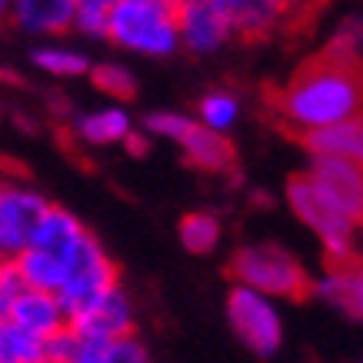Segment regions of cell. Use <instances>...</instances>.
Returning a JSON list of instances; mask_svg holds the SVG:
<instances>
[{
  "mask_svg": "<svg viewBox=\"0 0 363 363\" xmlns=\"http://www.w3.org/2000/svg\"><path fill=\"white\" fill-rule=\"evenodd\" d=\"M197 121L213 133L233 130V123L240 121V97H237L233 90H223V87L207 90L197 104Z\"/></svg>",
  "mask_w": 363,
  "mask_h": 363,
  "instance_id": "cell-20",
  "label": "cell"
},
{
  "mask_svg": "<svg viewBox=\"0 0 363 363\" xmlns=\"http://www.w3.org/2000/svg\"><path fill=\"white\" fill-rule=\"evenodd\" d=\"M87 77L107 100H130L133 94H137V80H133V74L123 64H113V60L90 64Z\"/></svg>",
  "mask_w": 363,
  "mask_h": 363,
  "instance_id": "cell-23",
  "label": "cell"
},
{
  "mask_svg": "<svg viewBox=\"0 0 363 363\" xmlns=\"http://www.w3.org/2000/svg\"><path fill=\"white\" fill-rule=\"evenodd\" d=\"M177 33L190 54H217L233 37L217 0H177Z\"/></svg>",
  "mask_w": 363,
  "mask_h": 363,
  "instance_id": "cell-10",
  "label": "cell"
},
{
  "mask_svg": "<svg viewBox=\"0 0 363 363\" xmlns=\"http://www.w3.org/2000/svg\"><path fill=\"white\" fill-rule=\"evenodd\" d=\"M323 57L340 60V64H363V11L347 13V17L337 23V30H333L330 40H327Z\"/></svg>",
  "mask_w": 363,
  "mask_h": 363,
  "instance_id": "cell-22",
  "label": "cell"
},
{
  "mask_svg": "<svg viewBox=\"0 0 363 363\" xmlns=\"http://www.w3.org/2000/svg\"><path fill=\"white\" fill-rule=\"evenodd\" d=\"M0 363H44V340L13 320H0Z\"/></svg>",
  "mask_w": 363,
  "mask_h": 363,
  "instance_id": "cell-21",
  "label": "cell"
},
{
  "mask_svg": "<svg viewBox=\"0 0 363 363\" xmlns=\"http://www.w3.org/2000/svg\"><path fill=\"white\" fill-rule=\"evenodd\" d=\"M300 143L307 147L310 157H340V160H350V164L363 167V113L353 117V121L303 133Z\"/></svg>",
  "mask_w": 363,
  "mask_h": 363,
  "instance_id": "cell-16",
  "label": "cell"
},
{
  "mask_svg": "<svg viewBox=\"0 0 363 363\" xmlns=\"http://www.w3.org/2000/svg\"><path fill=\"white\" fill-rule=\"evenodd\" d=\"M310 294L320 297L327 307L340 310L343 317L363 323V257L353 253L350 260L327 264V270L313 280Z\"/></svg>",
  "mask_w": 363,
  "mask_h": 363,
  "instance_id": "cell-12",
  "label": "cell"
},
{
  "mask_svg": "<svg viewBox=\"0 0 363 363\" xmlns=\"http://www.w3.org/2000/svg\"><path fill=\"white\" fill-rule=\"evenodd\" d=\"M233 37L243 40H267L284 27V11L277 0H217Z\"/></svg>",
  "mask_w": 363,
  "mask_h": 363,
  "instance_id": "cell-15",
  "label": "cell"
},
{
  "mask_svg": "<svg viewBox=\"0 0 363 363\" xmlns=\"http://www.w3.org/2000/svg\"><path fill=\"white\" fill-rule=\"evenodd\" d=\"M113 284H121L117 264L111 260V253L104 250V243L87 230L74 247V253H70L64 284L57 290V300L64 303L67 320L74 317L80 307H87L94 297H100L104 290H111Z\"/></svg>",
  "mask_w": 363,
  "mask_h": 363,
  "instance_id": "cell-7",
  "label": "cell"
},
{
  "mask_svg": "<svg viewBox=\"0 0 363 363\" xmlns=\"http://www.w3.org/2000/svg\"><path fill=\"white\" fill-rule=\"evenodd\" d=\"M270 111L290 133H313L363 113V64L313 57L280 90L270 94Z\"/></svg>",
  "mask_w": 363,
  "mask_h": 363,
  "instance_id": "cell-1",
  "label": "cell"
},
{
  "mask_svg": "<svg viewBox=\"0 0 363 363\" xmlns=\"http://www.w3.org/2000/svg\"><path fill=\"white\" fill-rule=\"evenodd\" d=\"M77 13H74V30L94 40H107V17H111L117 0H74Z\"/></svg>",
  "mask_w": 363,
  "mask_h": 363,
  "instance_id": "cell-24",
  "label": "cell"
},
{
  "mask_svg": "<svg viewBox=\"0 0 363 363\" xmlns=\"http://www.w3.org/2000/svg\"><path fill=\"white\" fill-rule=\"evenodd\" d=\"M133 121L123 107H97V111L77 113L70 121V133L87 147H117L130 137Z\"/></svg>",
  "mask_w": 363,
  "mask_h": 363,
  "instance_id": "cell-17",
  "label": "cell"
},
{
  "mask_svg": "<svg viewBox=\"0 0 363 363\" xmlns=\"http://www.w3.org/2000/svg\"><path fill=\"white\" fill-rule=\"evenodd\" d=\"M11 21V0H0V23Z\"/></svg>",
  "mask_w": 363,
  "mask_h": 363,
  "instance_id": "cell-29",
  "label": "cell"
},
{
  "mask_svg": "<svg viewBox=\"0 0 363 363\" xmlns=\"http://www.w3.org/2000/svg\"><path fill=\"white\" fill-rule=\"evenodd\" d=\"M143 130L150 137L174 143L177 150L184 154V160L190 167L203 170V174H230L237 167V150L227 140V133L207 130L197 117H187V113L177 111H154L147 113Z\"/></svg>",
  "mask_w": 363,
  "mask_h": 363,
  "instance_id": "cell-5",
  "label": "cell"
},
{
  "mask_svg": "<svg viewBox=\"0 0 363 363\" xmlns=\"http://www.w3.org/2000/svg\"><path fill=\"white\" fill-rule=\"evenodd\" d=\"M74 0H11V21L33 37H60L74 30Z\"/></svg>",
  "mask_w": 363,
  "mask_h": 363,
  "instance_id": "cell-14",
  "label": "cell"
},
{
  "mask_svg": "<svg viewBox=\"0 0 363 363\" xmlns=\"http://www.w3.org/2000/svg\"><path fill=\"white\" fill-rule=\"evenodd\" d=\"M107 40L137 57L177 54V0H117L107 17Z\"/></svg>",
  "mask_w": 363,
  "mask_h": 363,
  "instance_id": "cell-2",
  "label": "cell"
},
{
  "mask_svg": "<svg viewBox=\"0 0 363 363\" xmlns=\"http://www.w3.org/2000/svg\"><path fill=\"white\" fill-rule=\"evenodd\" d=\"M286 207L320 240V247L327 253V264H340L357 253L360 227L333 207V200L317 187V180L310 174H297L286 180Z\"/></svg>",
  "mask_w": 363,
  "mask_h": 363,
  "instance_id": "cell-4",
  "label": "cell"
},
{
  "mask_svg": "<svg viewBox=\"0 0 363 363\" xmlns=\"http://www.w3.org/2000/svg\"><path fill=\"white\" fill-rule=\"evenodd\" d=\"M30 64L47 74V77L57 80H70V77H87L90 60L84 50L77 47H67V44H40L30 54Z\"/></svg>",
  "mask_w": 363,
  "mask_h": 363,
  "instance_id": "cell-19",
  "label": "cell"
},
{
  "mask_svg": "<svg viewBox=\"0 0 363 363\" xmlns=\"http://www.w3.org/2000/svg\"><path fill=\"white\" fill-rule=\"evenodd\" d=\"M21 286V280L13 277V270H11V264L0 270V320H7V307H11V294Z\"/></svg>",
  "mask_w": 363,
  "mask_h": 363,
  "instance_id": "cell-27",
  "label": "cell"
},
{
  "mask_svg": "<svg viewBox=\"0 0 363 363\" xmlns=\"http://www.w3.org/2000/svg\"><path fill=\"white\" fill-rule=\"evenodd\" d=\"M360 363H363V360H360Z\"/></svg>",
  "mask_w": 363,
  "mask_h": 363,
  "instance_id": "cell-31",
  "label": "cell"
},
{
  "mask_svg": "<svg viewBox=\"0 0 363 363\" xmlns=\"http://www.w3.org/2000/svg\"><path fill=\"white\" fill-rule=\"evenodd\" d=\"M7 264H11V257H7V253L0 250V270H4V267H7Z\"/></svg>",
  "mask_w": 363,
  "mask_h": 363,
  "instance_id": "cell-30",
  "label": "cell"
},
{
  "mask_svg": "<svg viewBox=\"0 0 363 363\" xmlns=\"http://www.w3.org/2000/svg\"><path fill=\"white\" fill-rule=\"evenodd\" d=\"M50 207L54 203L30 187H21V184L0 187V250L7 257L27 250Z\"/></svg>",
  "mask_w": 363,
  "mask_h": 363,
  "instance_id": "cell-8",
  "label": "cell"
},
{
  "mask_svg": "<svg viewBox=\"0 0 363 363\" xmlns=\"http://www.w3.org/2000/svg\"><path fill=\"white\" fill-rule=\"evenodd\" d=\"M7 320H13L17 327L30 330L33 337H54L70 323L67 320L64 303L57 300V294L47 290H33V286H17L11 294V307H7Z\"/></svg>",
  "mask_w": 363,
  "mask_h": 363,
  "instance_id": "cell-13",
  "label": "cell"
},
{
  "mask_svg": "<svg viewBox=\"0 0 363 363\" xmlns=\"http://www.w3.org/2000/svg\"><path fill=\"white\" fill-rule=\"evenodd\" d=\"M307 174L333 200V207L363 230V167L340 157H310Z\"/></svg>",
  "mask_w": 363,
  "mask_h": 363,
  "instance_id": "cell-11",
  "label": "cell"
},
{
  "mask_svg": "<svg viewBox=\"0 0 363 363\" xmlns=\"http://www.w3.org/2000/svg\"><path fill=\"white\" fill-rule=\"evenodd\" d=\"M123 147H127V154H133V157H147V150H150V133L130 130V137L123 140Z\"/></svg>",
  "mask_w": 363,
  "mask_h": 363,
  "instance_id": "cell-28",
  "label": "cell"
},
{
  "mask_svg": "<svg viewBox=\"0 0 363 363\" xmlns=\"http://www.w3.org/2000/svg\"><path fill=\"white\" fill-rule=\"evenodd\" d=\"M133 300L121 284H113L111 290H104L100 297H94L87 307H80L70 317V330L77 333L80 340H94V343H111L121 337L133 333Z\"/></svg>",
  "mask_w": 363,
  "mask_h": 363,
  "instance_id": "cell-9",
  "label": "cell"
},
{
  "mask_svg": "<svg viewBox=\"0 0 363 363\" xmlns=\"http://www.w3.org/2000/svg\"><path fill=\"white\" fill-rule=\"evenodd\" d=\"M280 4V11H284V21L294 23V21H303V17H310V13L317 11L320 0H277Z\"/></svg>",
  "mask_w": 363,
  "mask_h": 363,
  "instance_id": "cell-26",
  "label": "cell"
},
{
  "mask_svg": "<svg viewBox=\"0 0 363 363\" xmlns=\"http://www.w3.org/2000/svg\"><path fill=\"white\" fill-rule=\"evenodd\" d=\"M223 313H227L233 337L257 357L267 360V357H274L284 347V317H280L277 300L257 294L250 286L230 284Z\"/></svg>",
  "mask_w": 363,
  "mask_h": 363,
  "instance_id": "cell-6",
  "label": "cell"
},
{
  "mask_svg": "<svg viewBox=\"0 0 363 363\" xmlns=\"http://www.w3.org/2000/svg\"><path fill=\"white\" fill-rule=\"evenodd\" d=\"M227 270L233 284L250 286L270 300H303L313 286L300 257L280 243H247L230 257Z\"/></svg>",
  "mask_w": 363,
  "mask_h": 363,
  "instance_id": "cell-3",
  "label": "cell"
},
{
  "mask_svg": "<svg viewBox=\"0 0 363 363\" xmlns=\"http://www.w3.org/2000/svg\"><path fill=\"white\" fill-rule=\"evenodd\" d=\"M97 363H154V357L130 333V337H121V340L97 343Z\"/></svg>",
  "mask_w": 363,
  "mask_h": 363,
  "instance_id": "cell-25",
  "label": "cell"
},
{
  "mask_svg": "<svg viewBox=\"0 0 363 363\" xmlns=\"http://www.w3.org/2000/svg\"><path fill=\"white\" fill-rule=\"evenodd\" d=\"M177 237L184 243V250L187 253H197V257H207L220 247L223 240V223L217 213H210V210H194L187 217H180L177 223Z\"/></svg>",
  "mask_w": 363,
  "mask_h": 363,
  "instance_id": "cell-18",
  "label": "cell"
}]
</instances>
